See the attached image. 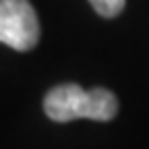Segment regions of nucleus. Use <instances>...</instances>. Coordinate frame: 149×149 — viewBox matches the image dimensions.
Listing matches in <instances>:
<instances>
[{
	"label": "nucleus",
	"mask_w": 149,
	"mask_h": 149,
	"mask_svg": "<svg viewBox=\"0 0 149 149\" xmlns=\"http://www.w3.org/2000/svg\"><path fill=\"white\" fill-rule=\"evenodd\" d=\"M44 110L54 122H70L79 118L108 122L118 114V100L104 87L83 89L77 83H66L48 91Z\"/></svg>",
	"instance_id": "nucleus-1"
},
{
	"label": "nucleus",
	"mask_w": 149,
	"mask_h": 149,
	"mask_svg": "<svg viewBox=\"0 0 149 149\" xmlns=\"http://www.w3.org/2000/svg\"><path fill=\"white\" fill-rule=\"evenodd\" d=\"M40 42V21L29 0H0V44L29 52Z\"/></svg>",
	"instance_id": "nucleus-2"
},
{
	"label": "nucleus",
	"mask_w": 149,
	"mask_h": 149,
	"mask_svg": "<svg viewBox=\"0 0 149 149\" xmlns=\"http://www.w3.org/2000/svg\"><path fill=\"white\" fill-rule=\"evenodd\" d=\"M89 4L97 10V15L112 19V17H118L124 10L126 0H89Z\"/></svg>",
	"instance_id": "nucleus-3"
}]
</instances>
